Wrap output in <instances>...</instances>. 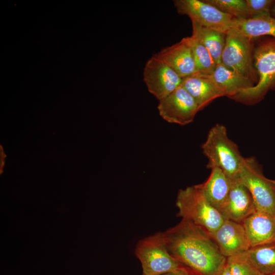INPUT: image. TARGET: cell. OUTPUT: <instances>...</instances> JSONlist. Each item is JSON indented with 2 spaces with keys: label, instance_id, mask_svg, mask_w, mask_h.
<instances>
[{
  "label": "cell",
  "instance_id": "obj_29",
  "mask_svg": "<svg viewBox=\"0 0 275 275\" xmlns=\"http://www.w3.org/2000/svg\"><path fill=\"white\" fill-rule=\"evenodd\" d=\"M142 275H144V274H142Z\"/></svg>",
  "mask_w": 275,
  "mask_h": 275
},
{
  "label": "cell",
  "instance_id": "obj_8",
  "mask_svg": "<svg viewBox=\"0 0 275 275\" xmlns=\"http://www.w3.org/2000/svg\"><path fill=\"white\" fill-rule=\"evenodd\" d=\"M174 4L178 13L187 15L191 22L225 34L236 18L204 1L175 0Z\"/></svg>",
  "mask_w": 275,
  "mask_h": 275
},
{
  "label": "cell",
  "instance_id": "obj_24",
  "mask_svg": "<svg viewBox=\"0 0 275 275\" xmlns=\"http://www.w3.org/2000/svg\"><path fill=\"white\" fill-rule=\"evenodd\" d=\"M246 13L249 18L262 15H271L273 0H245Z\"/></svg>",
  "mask_w": 275,
  "mask_h": 275
},
{
  "label": "cell",
  "instance_id": "obj_20",
  "mask_svg": "<svg viewBox=\"0 0 275 275\" xmlns=\"http://www.w3.org/2000/svg\"><path fill=\"white\" fill-rule=\"evenodd\" d=\"M243 254L263 274H275V242L252 247Z\"/></svg>",
  "mask_w": 275,
  "mask_h": 275
},
{
  "label": "cell",
  "instance_id": "obj_5",
  "mask_svg": "<svg viewBox=\"0 0 275 275\" xmlns=\"http://www.w3.org/2000/svg\"><path fill=\"white\" fill-rule=\"evenodd\" d=\"M135 254L142 264L144 275H161L184 265L169 252L162 232L156 233L139 240Z\"/></svg>",
  "mask_w": 275,
  "mask_h": 275
},
{
  "label": "cell",
  "instance_id": "obj_9",
  "mask_svg": "<svg viewBox=\"0 0 275 275\" xmlns=\"http://www.w3.org/2000/svg\"><path fill=\"white\" fill-rule=\"evenodd\" d=\"M143 76L148 90L158 100L171 94L183 82V78L155 54L146 62Z\"/></svg>",
  "mask_w": 275,
  "mask_h": 275
},
{
  "label": "cell",
  "instance_id": "obj_22",
  "mask_svg": "<svg viewBox=\"0 0 275 275\" xmlns=\"http://www.w3.org/2000/svg\"><path fill=\"white\" fill-rule=\"evenodd\" d=\"M224 13L237 19H248L246 4L243 0H205Z\"/></svg>",
  "mask_w": 275,
  "mask_h": 275
},
{
  "label": "cell",
  "instance_id": "obj_14",
  "mask_svg": "<svg viewBox=\"0 0 275 275\" xmlns=\"http://www.w3.org/2000/svg\"><path fill=\"white\" fill-rule=\"evenodd\" d=\"M251 248L275 242V217L256 211L242 222Z\"/></svg>",
  "mask_w": 275,
  "mask_h": 275
},
{
  "label": "cell",
  "instance_id": "obj_10",
  "mask_svg": "<svg viewBox=\"0 0 275 275\" xmlns=\"http://www.w3.org/2000/svg\"><path fill=\"white\" fill-rule=\"evenodd\" d=\"M157 108L165 121L181 125L193 122L199 111L195 100L182 85L159 100Z\"/></svg>",
  "mask_w": 275,
  "mask_h": 275
},
{
  "label": "cell",
  "instance_id": "obj_3",
  "mask_svg": "<svg viewBox=\"0 0 275 275\" xmlns=\"http://www.w3.org/2000/svg\"><path fill=\"white\" fill-rule=\"evenodd\" d=\"M176 205L178 216L200 227L210 235L226 219L207 200L198 185L180 189Z\"/></svg>",
  "mask_w": 275,
  "mask_h": 275
},
{
  "label": "cell",
  "instance_id": "obj_21",
  "mask_svg": "<svg viewBox=\"0 0 275 275\" xmlns=\"http://www.w3.org/2000/svg\"><path fill=\"white\" fill-rule=\"evenodd\" d=\"M190 47L198 73L210 74L216 66L207 48L194 36L186 37Z\"/></svg>",
  "mask_w": 275,
  "mask_h": 275
},
{
  "label": "cell",
  "instance_id": "obj_19",
  "mask_svg": "<svg viewBox=\"0 0 275 275\" xmlns=\"http://www.w3.org/2000/svg\"><path fill=\"white\" fill-rule=\"evenodd\" d=\"M193 34L208 50L218 64L221 63L226 34L192 22Z\"/></svg>",
  "mask_w": 275,
  "mask_h": 275
},
{
  "label": "cell",
  "instance_id": "obj_6",
  "mask_svg": "<svg viewBox=\"0 0 275 275\" xmlns=\"http://www.w3.org/2000/svg\"><path fill=\"white\" fill-rule=\"evenodd\" d=\"M252 40L235 28L230 29L226 33L221 63L256 85L258 78L254 65L255 47Z\"/></svg>",
  "mask_w": 275,
  "mask_h": 275
},
{
  "label": "cell",
  "instance_id": "obj_27",
  "mask_svg": "<svg viewBox=\"0 0 275 275\" xmlns=\"http://www.w3.org/2000/svg\"><path fill=\"white\" fill-rule=\"evenodd\" d=\"M270 15L271 16L275 18V3L274 4L271 8Z\"/></svg>",
  "mask_w": 275,
  "mask_h": 275
},
{
  "label": "cell",
  "instance_id": "obj_2",
  "mask_svg": "<svg viewBox=\"0 0 275 275\" xmlns=\"http://www.w3.org/2000/svg\"><path fill=\"white\" fill-rule=\"evenodd\" d=\"M202 149L208 159V168H218L232 181L239 179L244 158L237 145L229 138L225 126L216 124L212 127Z\"/></svg>",
  "mask_w": 275,
  "mask_h": 275
},
{
  "label": "cell",
  "instance_id": "obj_17",
  "mask_svg": "<svg viewBox=\"0 0 275 275\" xmlns=\"http://www.w3.org/2000/svg\"><path fill=\"white\" fill-rule=\"evenodd\" d=\"M211 170L207 180L198 185L209 203L219 210L229 194L232 180L219 168Z\"/></svg>",
  "mask_w": 275,
  "mask_h": 275
},
{
  "label": "cell",
  "instance_id": "obj_15",
  "mask_svg": "<svg viewBox=\"0 0 275 275\" xmlns=\"http://www.w3.org/2000/svg\"><path fill=\"white\" fill-rule=\"evenodd\" d=\"M224 94L233 98L242 91L255 86V83L240 73L224 65L216 64L210 74H205Z\"/></svg>",
  "mask_w": 275,
  "mask_h": 275
},
{
  "label": "cell",
  "instance_id": "obj_26",
  "mask_svg": "<svg viewBox=\"0 0 275 275\" xmlns=\"http://www.w3.org/2000/svg\"><path fill=\"white\" fill-rule=\"evenodd\" d=\"M220 275H232L231 273L229 267L227 263H226L224 269L222 271Z\"/></svg>",
  "mask_w": 275,
  "mask_h": 275
},
{
  "label": "cell",
  "instance_id": "obj_4",
  "mask_svg": "<svg viewBox=\"0 0 275 275\" xmlns=\"http://www.w3.org/2000/svg\"><path fill=\"white\" fill-rule=\"evenodd\" d=\"M254 65L257 82L233 98L255 103L263 99L268 91L275 89V37L265 36L259 40L254 48Z\"/></svg>",
  "mask_w": 275,
  "mask_h": 275
},
{
  "label": "cell",
  "instance_id": "obj_28",
  "mask_svg": "<svg viewBox=\"0 0 275 275\" xmlns=\"http://www.w3.org/2000/svg\"><path fill=\"white\" fill-rule=\"evenodd\" d=\"M271 181L274 183V184L275 185V180H272V179H271Z\"/></svg>",
  "mask_w": 275,
  "mask_h": 275
},
{
  "label": "cell",
  "instance_id": "obj_11",
  "mask_svg": "<svg viewBox=\"0 0 275 275\" xmlns=\"http://www.w3.org/2000/svg\"><path fill=\"white\" fill-rule=\"evenodd\" d=\"M211 236L227 258L242 254L251 248L242 223L225 219Z\"/></svg>",
  "mask_w": 275,
  "mask_h": 275
},
{
  "label": "cell",
  "instance_id": "obj_1",
  "mask_svg": "<svg viewBox=\"0 0 275 275\" xmlns=\"http://www.w3.org/2000/svg\"><path fill=\"white\" fill-rule=\"evenodd\" d=\"M162 233L169 252L180 263L198 275H220L227 258L205 230L182 219Z\"/></svg>",
  "mask_w": 275,
  "mask_h": 275
},
{
  "label": "cell",
  "instance_id": "obj_12",
  "mask_svg": "<svg viewBox=\"0 0 275 275\" xmlns=\"http://www.w3.org/2000/svg\"><path fill=\"white\" fill-rule=\"evenodd\" d=\"M219 211L226 219L240 223L256 211L250 192L239 179L232 181L229 194Z\"/></svg>",
  "mask_w": 275,
  "mask_h": 275
},
{
  "label": "cell",
  "instance_id": "obj_18",
  "mask_svg": "<svg viewBox=\"0 0 275 275\" xmlns=\"http://www.w3.org/2000/svg\"><path fill=\"white\" fill-rule=\"evenodd\" d=\"M232 28L251 39L262 36L275 37V18L271 15L249 19L235 18Z\"/></svg>",
  "mask_w": 275,
  "mask_h": 275
},
{
  "label": "cell",
  "instance_id": "obj_25",
  "mask_svg": "<svg viewBox=\"0 0 275 275\" xmlns=\"http://www.w3.org/2000/svg\"><path fill=\"white\" fill-rule=\"evenodd\" d=\"M161 275H198L197 273L194 272L193 270L183 265L179 269L169 272L167 273H163Z\"/></svg>",
  "mask_w": 275,
  "mask_h": 275
},
{
  "label": "cell",
  "instance_id": "obj_7",
  "mask_svg": "<svg viewBox=\"0 0 275 275\" xmlns=\"http://www.w3.org/2000/svg\"><path fill=\"white\" fill-rule=\"evenodd\" d=\"M239 180L250 192L256 211L275 217V185L254 157L244 158Z\"/></svg>",
  "mask_w": 275,
  "mask_h": 275
},
{
  "label": "cell",
  "instance_id": "obj_30",
  "mask_svg": "<svg viewBox=\"0 0 275 275\" xmlns=\"http://www.w3.org/2000/svg\"><path fill=\"white\" fill-rule=\"evenodd\" d=\"M275 275V274H274Z\"/></svg>",
  "mask_w": 275,
  "mask_h": 275
},
{
  "label": "cell",
  "instance_id": "obj_13",
  "mask_svg": "<svg viewBox=\"0 0 275 275\" xmlns=\"http://www.w3.org/2000/svg\"><path fill=\"white\" fill-rule=\"evenodd\" d=\"M182 78L197 73L190 47L185 38L155 54Z\"/></svg>",
  "mask_w": 275,
  "mask_h": 275
},
{
  "label": "cell",
  "instance_id": "obj_16",
  "mask_svg": "<svg viewBox=\"0 0 275 275\" xmlns=\"http://www.w3.org/2000/svg\"><path fill=\"white\" fill-rule=\"evenodd\" d=\"M195 100L199 111L224 93L205 74L196 73L183 78L181 85Z\"/></svg>",
  "mask_w": 275,
  "mask_h": 275
},
{
  "label": "cell",
  "instance_id": "obj_23",
  "mask_svg": "<svg viewBox=\"0 0 275 275\" xmlns=\"http://www.w3.org/2000/svg\"><path fill=\"white\" fill-rule=\"evenodd\" d=\"M227 263L232 275H264L248 261L243 253L227 258Z\"/></svg>",
  "mask_w": 275,
  "mask_h": 275
}]
</instances>
